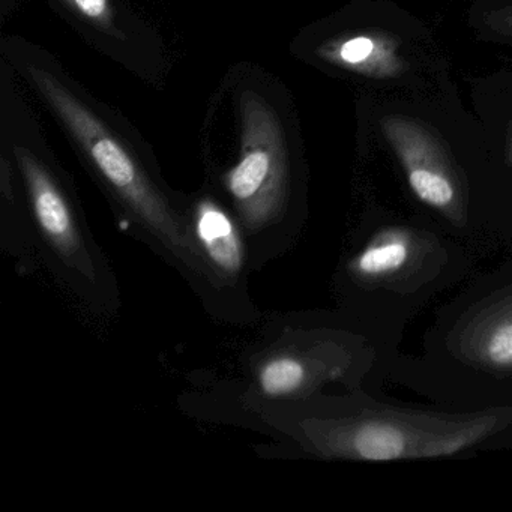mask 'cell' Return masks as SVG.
Masks as SVG:
<instances>
[{"instance_id": "6da1fadb", "label": "cell", "mask_w": 512, "mask_h": 512, "mask_svg": "<svg viewBox=\"0 0 512 512\" xmlns=\"http://www.w3.org/2000/svg\"><path fill=\"white\" fill-rule=\"evenodd\" d=\"M29 77L149 244L209 296L208 277L187 214L164 196L130 149L64 83L37 67L29 70Z\"/></svg>"}, {"instance_id": "7a4b0ae2", "label": "cell", "mask_w": 512, "mask_h": 512, "mask_svg": "<svg viewBox=\"0 0 512 512\" xmlns=\"http://www.w3.org/2000/svg\"><path fill=\"white\" fill-rule=\"evenodd\" d=\"M14 154L25 184L32 239L38 250L43 251L52 271L86 304L115 310L119 302L115 278L76 203L29 149L16 146Z\"/></svg>"}, {"instance_id": "3957f363", "label": "cell", "mask_w": 512, "mask_h": 512, "mask_svg": "<svg viewBox=\"0 0 512 512\" xmlns=\"http://www.w3.org/2000/svg\"><path fill=\"white\" fill-rule=\"evenodd\" d=\"M241 115V155L224 184L248 247H265L283 235L289 212V158L278 116L266 101L257 94L244 95Z\"/></svg>"}, {"instance_id": "277c9868", "label": "cell", "mask_w": 512, "mask_h": 512, "mask_svg": "<svg viewBox=\"0 0 512 512\" xmlns=\"http://www.w3.org/2000/svg\"><path fill=\"white\" fill-rule=\"evenodd\" d=\"M493 421L409 418L404 415H370L341 422H316L308 437L329 457L388 461L400 458L442 457L466 449L487 436Z\"/></svg>"}, {"instance_id": "5b68a950", "label": "cell", "mask_w": 512, "mask_h": 512, "mask_svg": "<svg viewBox=\"0 0 512 512\" xmlns=\"http://www.w3.org/2000/svg\"><path fill=\"white\" fill-rule=\"evenodd\" d=\"M185 214L205 266L211 296H229L241 289L250 248L236 215L209 197L197 200Z\"/></svg>"}, {"instance_id": "8992f818", "label": "cell", "mask_w": 512, "mask_h": 512, "mask_svg": "<svg viewBox=\"0 0 512 512\" xmlns=\"http://www.w3.org/2000/svg\"><path fill=\"white\" fill-rule=\"evenodd\" d=\"M311 383V365L301 355L277 352L260 362L256 386L268 398H289L301 394Z\"/></svg>"}, {"instance_id": "52a82bcc", "label": "cell", "mask_w": 512, "mask_h": 512, "mask_svg": "<svg viewBox=\"0 0 512 512\" xmlns=\"http://www.w3.org/2000/svg\"><path fill=\"white\" fill-rule=\"evenodd\" d=\"M400 149L401 160L406 166L410 187L413 193L433 208L445 209L455 200V190L448 175L442 172L439 164L430 158H422L415 149Z\"/></svg>"}, {"instance_id": "ba28073f", "label": "cell", "mask_w": 512, "mask_h": 512, "mask_svg": "<svg viewBox=\"0 0 512 512\" xmlns=\"http://www.w3.org/2000/svg\"><path fill=\"white\" fill-rule=\"evenodd\" d=\"M409 247L403 239H386L362 251L356 259V271L368 277L391 274L406 263Z\"/></svg>"}, {"instance_id": "9c48e42d", "label": "cell", "mask_w": 512, "mask_h": 512, "mask_svg": "<svg viewBox=\"0 0 512 512\" xmlns=\"http://www.w3.org/2000/svg\"><path fill=\"white\" fill-rule=\"evenodd\" d=\"M485 355L488 361L500 367L512 365V316L497 323L488 335L485 343Z\"/></svg>"}, {"instance_id": "30bf717a", "label": "cell", "mask_w": 512, "mask_h": 512, "mask_svg": "<svg viewBox=\"0 0 512 512\" xmlns=\"http://www.w3.org/2000/svg\"><path fill=\"white\" fill-rule=\"evenodd\" d=\"M64 2L92 25L119 35L115 29V16H113L110 0H64Z\"/></svg>"}, {"instance_id": "8fae6325", "label": "cell", "mask_w": 512, "mask_h": 512, "mask_svg": "<svg viewBox=\"0 0 512 512\" xmlns=\"http://www.w3.org/2000/svg\"><path fill=\"white\" fill-rule=\"evenodd\" d=\"M374 43L368 37H356L338 47V59L347 65H361L373 55Z\"/></svg>"}]
</instances>
